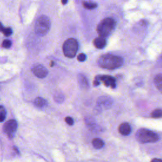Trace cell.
<instances>
[{"label":"cell","instance_id":"obj_1","mask_svg":"<svg viewBox=\"0 0 162 162\" xmlns=\"http://www.w3.org/2000/svg\"><path fill=\"white\" fill-rule=\"evenodd\" d=\"M98 65L105 69L114 70L121 67L123 63V60L116 55L106 54L102 55L98 61Z\"/></svg>","mask_w":162,"mask_h":162},{"label":"cell","instance_id":"obj_2","mask_svg":"<svg viewBox=\"0 0 162 162\" xmlns=\"http://www.w3.org/2000/svg\"><path fill=\"white\" fill-rule=\"evenodd\" d=\"M116 23L111 18H106L101 21L97 27V32L100 36L106 38L112 33L115 28Z\"/></svg>","mask_w":162,"mask_h":162},{"label":"cell","instance_id":"obj_3","mask_svg":"<svg viewBox=\"0 0 162 162\" xmlns=\"http://www.w3.org/2000/svg\"><path fill=\"white\" fill-rule=\"evenodd\" d=\"M137 141L140 143L155 142L159 140V136L156 133L146 129H140L136 134Z\"/></svg>","mask_w":162,"mask_h":162},{"label":"cell","instance_id":"obj_4","mask_svg":"<svg viewBox=\"0 0 162 162\" xmlns=\"http://www.w3.org/2000/svg\"><path fill=\"white\" fill-rule=\"evenodd\" d=\"M51 28V21L45 15L39 17L35 24V32L39 36H44L47 34Z\"/></svg>","mask_w":162,"mask_h":162},{"label":"cell","instance_id":"obj_5","mask_svg":"<svg viewBox=\"0 0 162 162\" xmlns=\"http://www.w3.org/2000/svg\"><path fill=\"white\" fill-rule=\"evenodd\" d=\"M78 48L77 41L73 38H69L65 41L63 45V52L65 56L72 58L75 57Z\"/></svg>","mask_w":162,"mask_h":162},{"label":"cell","instance_id":"obj_6","mask_svg":"<svg viewBox=\"0 0 162 162\" xmlns=\"http://www.w3.org/2000/svg\"><path fill=\"white\" fill-rule=\"evenodd\" d=\"M17 128V122L15 120H10L4 125L3 131L5 132L7 136L10 137L12 138L14 136L15 132Z\"/></svg>","mask_w":162,"mask_h":162},{"label":"cell","instance_id":"obj_7","mask_svg":"<svg viewBox=\"0 0 162 162\" xmlns=\"http://www.w3.org/2000/svg\"><path fill=\"white\" fill-rule=\"evenodd\" d=\"M113 104L112 99L109 96H101L97 101V106L102 109H108Z\"/></svg>","mask_w":162,"mask_h":162},{"label":"cell","instance_id":"obj_8","mask_svg":"<svg viewBox=\"0 0 162 162\" xmlns=\"http://www.w3.org/2000/svg\"><path fill=\"white\" fill-rule=\"evenodd\" d=\"M100 81H102L104 84L107 86L110 87L112 88H115L116 87V81H115V78L112 76H96V77Z\"/></svg>","mask_w":162,"mask_h":162},{"label":"cell","instance_id":"obj_9","mask_svg":"<svg viewBox=\"0 0 162 162\" xmlns=\"http://www.w3.org/2000/svg\"><path fill=\"white\" fill-rule=\"evenodd\" d=\"M32 72H33L34 74L37 77L40 78L46 77L48 73L47 69L42 65H38L32 68Z\"/></svg>","mask_w":162,"mask_h":162},{"label":"cell","instance_id":"obj_10","mask_svg":"<svg viewBox=\"0 0 162 162\" xmlns=\"http://www.w3.org/2000/svg\"><path fill=\"white\" fill-rule=\"evenodd\" d=\"M119 132L123 136H128L131 132V127L128 123L124 122L120 124L118 128Z\"/></svg>","mask_w":162,"mask_h":162},{"label":"cell","instance_id":"obj_11","mask_svg":"<svg viewBox=\"0 0 162 162\" xmlns=\"http://www.w3.org/2000/svg\"><path fill=\"white\" fill-rule=\"evenodd\" d=\"M93 44L96 48L103 49L105 47L106 44V41L105 38H103V37L99 36L94 39Z\"/></svg>","mask_w":162,"mask_h":162},{"label":"cell","instance_id":"obj_12","mask_svg":"<svg viewBox=\"0 0 162 162\" xmlns=\"http://www.w3.org/2000/svg\"><path fill=\"white\" fill-rule=\"evenodd\" d=\"M78 82L80 86L83 89H87L89 87V83L87 78L83 74L78 75Z\"/></svg>","mask_w":162,"mask_h":162},{"label":"cell","instance_id":"obj_13","mask_svg":"<svg viewBox=\"0 0 162 162\" xmlns=\"http://www.w3.org/2000/svg\"><path fill=\"white\" fill-rule=\"evenodd\" d=\"M155 85L161 93H162V73L157 75L154 78Z\"/></svg>","mask_w":162,"mask_h":162},{"label":"cell","instance_id":"obj_14","mask_svg":"<svg viewBox=\"0 0 162 162\" xmlns=\"http://www.w3.org/2000/svg\"><path fill=\"white\" fill-rule=\"evenodd\" d=\"M92 146H93L96 149H101V148H102L103 147L105 143L104 141L102 139H101L95 138L92 140Z\"/></svg>","mask_w":162,"mask_h":162},{"label":"cell","instance_id":"obj_15","mask_svg":"<svg viewBox=\"0 0 162 162\" xmlns=\"http://www.w3.org/2000/svg\"><path fill=\"white\" fill-rule=\"evenodd\" d=\"M82 5L87 10H93L98 7V4L96 3L90 2V1H84L82 3Z\"/></svg>","mask_w":162,"mask_h":162},{"label":"cell","instance_id":"obj_16","mask_svg":"<svg viewBox=\"0 0 162 162\" xmlns=\"http://www.w3.org/2000/svg\"><path fill=\"white\" fill-rule=\"evenodd\" d=\"M34 104L37 106H38V107H44V106L47 105V102H46V101L44 99L38 97V98L35 99Z\"/></svg>","mask_w":162,"mask_h":162},{"label":"cell","instance_id":"obj_17","mask_svg":"<svg viewBox=\"0 0 162 162\" xmlns=\"http://www.w3.org/2000/svg\"><path fill=\"white\" fill-rule=\"evenodd\" d=\"M151 117L153 118H162V110L161 109H156L151 114Z\"/></svg>","mask_w":162,"mask_h":162},{"label":"cell","instance_id":"obj_18","mask_svg":"<svg viewBox=\"0 0 162 162\" xmlns=\"http://www.w3.org/2000/svg\"><path fill=\"white\" fill-rule=\"evenodd\" d=\"M54 100L57 103H62L64 101V96L62 93H60V92H57L54 96Z\"/></svg>","mask_w":162,"mask_h":162},{"label":"cell","instance_id":"obj_19","mask_svg":"<svg viewBox=\"0 0 162 162\" xmlns=\"http://www.w3.org/2000/svg\"><path fill=\"white\" fill-rule=\"evenodd\" d=\"M6 118V110L2 106H0V122H3Z\"/></svg>","mask_w":162,"mask_h":162},{"label":"cell","instance_id":"obj_20","mask_svg":"<svg viewBox=\"0 0 162 162\" xmlns=\"http://www.w3.org/2000/svg\"><path fill=\"white\" fill-rule=\"evenodd\" d=\"M2 32L5 36H10L12 34V30L10 27H7V28H4Z\"/></svg>","mask_w":162,"mask_h":162},{"label":"cell","instance_id":"obj_21","mask_svg":"<svg viewBox=\"0 0 162 162\" xmlns=\"http://www.w3.org/2000/svg\"><path fill=\"white\" fill-rule=\"evenodd\" d=\"M11 45H12V42L10 41V40H4L3 42V44H2V46L3 48H10L11 47Z\"/></svg>","mask_w":162,"mask_h":162},{"label":"cell","instance_id":"obj_22","mask_svg":"<svg viewBox=\"0 0 162 162\" xmlns=\"http://www.w3.org/2000/svg\"><path fill=\"white\" fill-rule=\"evenodd\" d=\"M77 59L79 62H84L86 59V54L84 53H81L78 54V56L77 57Z\"/></svg>","mask_w":162,"mask_h":162},{"label":"cell","instance_id":"obj_23","mask_svg":"<svg viewBox=\"0 0 162 162\" xmlns=\"http://www.w3.org/2000/svg\"><path fill=\"white\" fill-rule=\"evenodd\" d=\"M65 122L69 126H72L73 124V120L70 117H67L65 118Z\"/></svg>","mask_w":162,"mask_h":162},{"label":"cell","instance_id":"obj_24","mask_svg":"<svg viewBox=\"0 0 162 162\" xmlns=\"http://www.w3.org/2000/svg\"><path fill=\"white\" fill-rule=\"evenodd\" d=\"M158 63L160 66H162V54L160 55V58L158 60Z\"/></svg>","mask_w":162,"mask_h":162},{"label":"cell","instance_id":"obj_25","mask_svg":"<svg viewBox=\"0 0 162 162\" xmlns=\"http://www.w3.org/2000/svg\"><path fill=\"white\" fill-rule=\"evenodd\" d=\"M4 27H3V24H1V22H0V32H2L3 31V29H4Z\"/></svg>","mask_w":162,"mask_h":162},{"label":"cell","instance_id":"obj_26","mask_svg":"<svg viewBox=\"0 0 162 162\" xmlns=\"http://www.w3.org/2000/svg\"><path fill=\"white\" fill-rule=\"evenodd\" d=\"M68 2V0H62V3L63 4H66Z\"/></svg>","mask_w":162,"mask_h":162},{"label":"cell","instance_id":"obj_27","mask_svg":"<svg viewBox=\"0 0 162 162\" xmlns=\"http://www.w3.org/2000/svg\"><path fill=\"white\" fill-rule=\"evenodd\" d=\"M162 161V160H161V159H154V160H153V161Z\"/></svg>","mask_w":162,"mask_h":162},{"label":"cell","instance_id":"obj_28","mask_svg":"<svg viewBox=\"0 0 162 162\" xmlns=\"http://www.w3.org/2000/svg\"><path fill=\"white\" fill-rule=\"evenodd\" d=\"M53 65H54V62H52V63H51V66L53 67Z\"/></svg>","mask_w":162,"mask_h":162}]
</instances>
